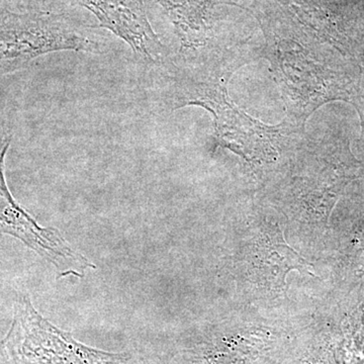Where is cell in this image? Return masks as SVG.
<instances>
[{
  "instance_id": "cell-1",
  "label": "cell",
  "mask_w": 364,
  "mask_h": 364,
  "mask_svg": "<svg viewBox=\"0 0 364 364\" xmlns=\"http://www.w3.org/2000/svg\"><path fill=\"white\" fill-rule=\"evenodd\" d=\"M14 364H128L130 355L98 350L46 320L25 294L14 305L7 333Z\"/></svg>"
},
{
  "instance_id": "cell-5",
  "label": "cell",
  "mask_w": 364,
  "mask_h": 364,
  "mask_svg": "<svg viewBox=\"0 0 364 364\" xmlns=\"http://www.w3.org/2000/svg\"><path fill=\"white\" fill-rule=\"evenodd\" d=\"M254 258L258 273L273 286H284L287 272L293 269L313 275L312 265L287 245L279 231L267 234V239L256 247Z\"/></svg>"
},
{
  "instance_id": "cell-2",
  "label": "cell",
  "mask_w": 364,
  "mask_h": 364,
  "mask_svg": "<svg viewBox=\"0 0 364 364\" xmlns=\"http://www.w3.org/2000/svg\"><path fill=\"white\" fill-rule=\"evenodd\" d=\"M100 52V45L60 16L14 18L0 26V75L49 53Z\"/></svg>"
},
{
  "instance_id": "cell-4",
  "label": "cell",
  "mask_w": 364,
  "mask_h": 364,
  "mask_svg": "<svg viewBox=\"0 0 364 364\" xmlns=\"http://www.w3.org/2000/svg\"><path fill=\"white\" fill-rule=\"evenodd\" d=\"M98 21L95 28L111 31L124 40L136 56L154 62L161 55L162 45L151 28L144 0H78Z\"/></svg>"
},
{
  "instance_id": "cell-6",
  "label": "cell",
  "mask_w": 364,
  "mask_h": 364,
  "mask_svg": "<svg viewBox=\"0 0 364 364\" xmlns=\"http://www.w3.org/2000/svg\"><path fill=\"white\" fill-rule=\"evenodd\" d=\"M0 364H14L6 338L0 341Z\"/></svg>"
},
{
  "instance_id": "cell-3",
  "label": "cell",
  "mask_w": 364,
  "mask_h": 364,
  "mask_svg": "<svg viewBox=\"0 0 364 364\" xmlns=\"http://www.w3.org/2000/svg\"><path fill=\"white\" fill-rule=\"evenodd\" d=\"M11 136H0V232L13 236L49 261L57 270V279L85 277L88 269H95L82 254L75 250L59 230L40 226L28 212L14 200L4 178V165Z\"/></svg>"
}]
</instances>
